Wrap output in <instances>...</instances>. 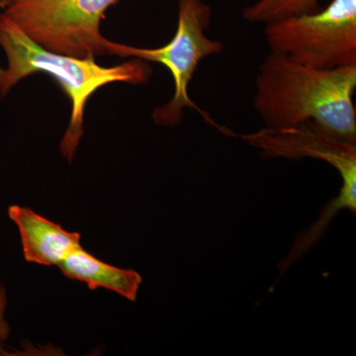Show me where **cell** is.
<instances>
[{
  "label": "cell",
  "instance_id": "6da1fadb",
  "mask_svg": "<svg viewBox=\"0 0 356 356\" xmlns=\"http://www.w3.org/2000/svg\"><path fill=\"white\" fill-rule=\"evenodd\" d=\"M356 65L321 70L271 51L255 79L254 108L267 128L313 121L356 144Z\"/></svg>",
  "mask_w": 356,
  "mask_h": 356
},
{
  "label": "cell",
  "instance_id": "7a4b0ae2",
  "mask_svg": "<svg viewBox=\"0 0 356 356\" xmlns=\"http://www.w3.org/2000/svg\"><path fill=\"white\" fill-rule=\"evenodd\" d=\"M0 47L6 55V67H0V97L26 77L44 74L53 77L72 104V114L60 142L63 156L72 161L83 136L84 109L95 91L113 83L142 84L149 81L153 69L146 60L102 67L95 58H76L47 50L30 38L6 14H0Z\"/></svg>",
  "mask_w": 356,
  "mask_h": 356
},
{
  "label": "cell",
  "instance_id": "3957f363",
  "mask_svg": "<svg viewBox=\"0 0 356 356\" xmlns=\"http://www.w3.org/2000/svg\"><path fill=\"white\" fill-rule=\"evenodd\" d=\"M211 7L204 0H178L177 31L173 38L161 48H136L105 39L103 47L108 55L158 63L170 70L175 83V93L170 102L154 110L152 116L159 125L170 127L178 125L184 118V110L189 108L196 110L204 120L215 128L225 134H232L199 108L188 95L189 84L201 60L221 53L224 49L221 42L206 36L211 24Z\"/></svg>",
  "mask_w": 356,
  "mask_h": 356
},
{
  "label": "cell",
  "instance_id": "277c9868",
  "mask_svg": "<svg viewBox=\"0 0 356 356\" xmlns=\"http://www.w3.org/2000/svg\"><path fill=\"white\" fill-rule=\"evenodd\" d=\"M273 53L321 70L356 65V0H332L323 10L266 23Z\"/></svg>",
  "mask_w": 356,
  "mask_h": 356
},
{
  "label": "cell",
  "instance_id": "5b68a950",
  "mask_svg": "<svg viewBox=\"0 0 356 356\" xmlns=\"http://www.w3.org/2000/svg\"><path fill=\"white\" fill-rule=\"evenodd\" d=\"M120 0H13L2 13L47 50L76 58L105 55L100 23Z\"/></svg>",
  "mask_w": 356,
  "mask_h": 356
},
{
  "label": "cell",
  "instance_id": "8992f818",
  "mask_svg": "<svg viewBox=\"0 0 356 356\" xmlns=\"http://www.w3.org/2000/svg\"><path fill=\"white\" fill-rule=\"evenodd\" d=\"M266 158H312L327 161L339 172L343 185L356 187V144L339 139L316 122L285 128H264L242 136Z\"/></svg>",
  "mask_w": 356,
  "mask_h": 356
},
{
  "label": "cell",
  "instance_id": "52a82bcc",
  "mask_svg": "<svg viewBox=\"0 0 356 356\" xmlns=\"http://www.w3.org/2000/svg\"><path fill=\"white\" fill-rule=\"evenodd\" d=\"M9 218L19 229L26 261L40 266H60L72 252L83 248L81 236L40 216L30 208L10 206Z\"/></svg>",
  "mask_w": 356,
  "mask_h": 356
},
{
  "label": "cell",
  "instance_id": "ba28073f",
  "mask_svg": "<svg viewBox=\"0 0 356 356\" xmlns=\"http://www.w3.org/2000/svg\"><path fill=\"white\" fill-rule=\"evenodd\" d=\"M58 267L65 277L86 283L89 289L104 288L130 301H136L142 284V277L135 270L105 264L83 248L70 254Z\"/></svg>",
  "mask_w": 356,
  "mask_h": 356
},
{
  "label": "cell",
  "instance_id": "9c48e42d",
  "mask_svg": "<svg viewBox=\"0 0 356 356\" xmlns=\"http://www.w3.org/2000/svg\"><path fill=\"white\" fill-rule=\"evenodd\" d=\"M348 209L353 214L356 210V191L341 187L339 196L332 199L327 203L324 211L321 213V216L317 222H314L310 228L304 229L302 233L296 236V240L293 243L291 250L284 261H281L280 271L281 275L292 266L294 262L299 261L303 255H305L312 248L315 247L320 242L325 231L329 228L330 224L339 211Z\"/></svg>",
  "mask_w": 356,
  "mask_h": 356
},
{
  "label": "cell",
  "instance_id": "30bf717a",
  "mask_svg": "<svg viewBox=\"0 0 356 356\" xmlns=\"http://www.w3.org/2000/svg\"><path fill=\"white\" fill-rule=\"evenodd\" d=\"M318 0H259L245 7L243 17L248 22L268 23L288 16L318 10Z\"/></svg>",
  "mask_w": 356,
  "mask_h": 356
},
{
  "label": "cell",
  "instance_id": "8fae6325",
  "mask_svg": "<svg viewBox=\"0 0 356 356\" xmlns=\"http://www.w3.org/2000/svg\"><path fill=\"white\" fill-rule=\"evenodd\" d=\"M7 306L6 292L3 287L0 286V341H6L9 336V325L6 321V310Z\"/></svg>",
  "mask_w": 356,
  "mask_h": 356
},
{
  "label": "cell",
  "instance_id": "7c38bea8",
  "mask_svg": "<svg viewBox=\"0 0 356 356\" xmlns=\"http://www.w3.org/2000/svg\"><path fill=\"white\" fill-rule=\"evenodd\" d=\"M13 0H0V8L4 9L7 6L13 2Z\"/></svg>",
  "mask_w": 356,
  "mask_h": 356
}]
</instances>
